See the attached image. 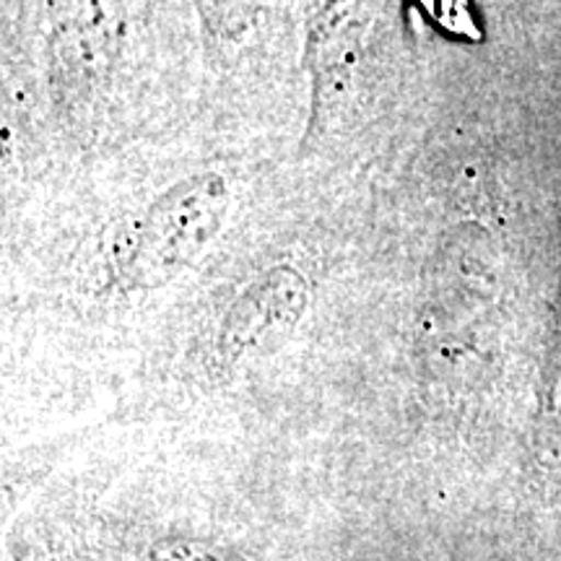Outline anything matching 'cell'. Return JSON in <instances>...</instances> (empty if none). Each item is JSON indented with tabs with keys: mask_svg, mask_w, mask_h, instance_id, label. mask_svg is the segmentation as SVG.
Here are the masks:
<instances>
[{
	"mask_svg": "<svg viewBox=\"0 0 561 561\" xmlns=\"http://www.w3.org/2000/svg\"><path fill=\"white\" fill-rule=\"evenodd\" d=\"M221 174H195L151 203L123 257V280L133 289H159L185 273L214 242L229 214Z\"/></svg>",
	"mask_w": 561,
	"mask_h": 561,
	"instance_id": "6da1fadb",
	"label": "cell"
},
{
	"mask_svg": "<svg viewBox=\"0 0 561 561\" xmlns=\"http://www.w3.org/2000/svg\"><path fill=\"white\" fill-rule=\"evenodd\" d=\"M310 305V289L289 265L265 271L224 314L216 351L224 364H240L284 341Z\"/></svg>",
	"mask_w": 561,
	"mask_h": 561,
	"instance_id": "7a4b0ae2",
	"label": "cell"
}]
</instances>
